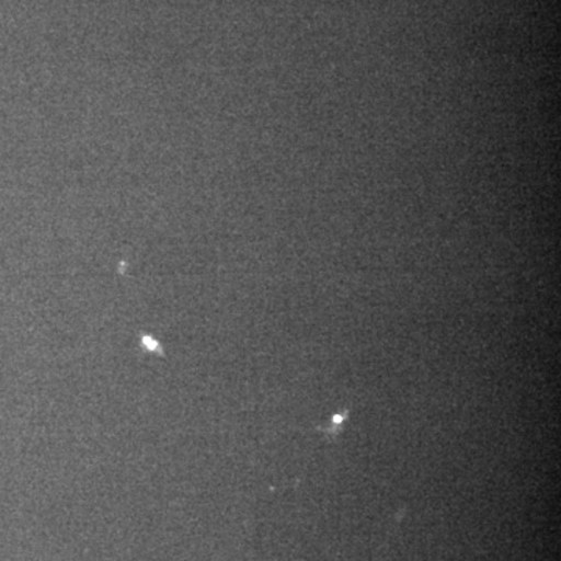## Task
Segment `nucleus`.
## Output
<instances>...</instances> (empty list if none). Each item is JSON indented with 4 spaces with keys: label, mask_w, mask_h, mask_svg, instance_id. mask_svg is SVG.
<instances>
[{
    "label": "nucleus",
    "mask_w": 561,
    "mask_h": 561,
    "mask_svg": "<svg viewBox=\"0 0 561 561\" xmlns=\"http://www.w3.org/2000/svg\"><path fill=\"white\" fill-rule=\"evenodd\" d=\"M334 421H335V423H341L342 416H334Z\"/></svg>",
    "instance_id": "f257e3e1"
}]
</instances>
